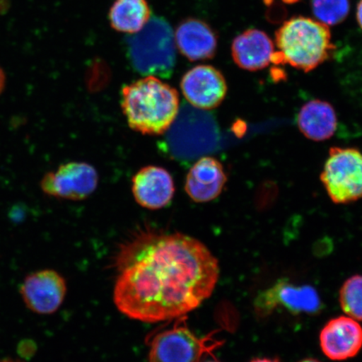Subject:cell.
<instances>
[{"label":"cell","instance_id":"12","mask_svg":"<svg viewBox=\"0 0 362 362\" xmlns=\"http://www.w3.org/2000/svg\"><path fill=\"white\" fill-rule=\"evenodd\" d=\"M320 345L324 354L330 360L352 358L362 348L361 325L349 316L330 320L321 329Z\"/></svg>","mask_w":362,"mask_h":362},{"label":"cell","instance_id":"1","mask_svg":"<svg viewBox=\"0 0 362 362\" xmlns=\"http://www.w3.org/2000/svg\"><path fill=\"white\" fill-rule=\"evenodd\" d=\"M115 260L117 309L144 323L191 313L211 296L220 276L210 249L180 233L140 230L121 244Z\"/></svg>","mask_w":362,"mask_h":362},{"label":"cell","instance_id":"3","mask_svg":"<svg viewBox=\"0 0 362 362\" xmlns=\"http://www.w3.org/2000/svg\"><path fill=\"white\" fill-rule=\"evenodd\" d=\"M275 44L279 52L274 63H287L305 72L322 65L334 49L329 26L304 16L285 21L276 31Z\"/></svg>","mask_w":362,"mask_h":362},{"label":"cell","instance_id":"16","mask_svg":"<svg viewBox=\"0 0 362 362\" xmlns=\"http://www.w3.org/2000/svg\"><path fill=\"white\" fill-rule=\"evenodd\" d=\"M223 165L212 157H202L189 170L185 192L196 202H209L218 197L226 183Z\"/></svg>","mask_w":362,"mask_h":362},{"label":"cell","instance_id":"20","mask_svg":"<svg viewBox=\"0 0 362 362\" xmlns=\"http://www.w3.org/2000/svg\"><path fill=\"white\" fill-rule=\"evenodd\" d=\"M339 300L344 313L362 321V275L352 276L344 283Z\"/></svg>","mask_w":362,"mask_h":362},{"label":"cell","instance_id":"19","mask_svg":"<svg viewBox=\"0 0 362 362\" xmlns=\"http://www.w3.org/2000/svg\"><path fill=\"white\" fill-rule=\"evenodd\" d=\"M311 6L316 20L327 26L341 24L350 12L349 0H312Z\"/></svg>","mask_w":362,"mask_h":362},{"label":"cell","instance_id":"11","mask_svg":"<svg viewBox=\"0 0 362 362\" xmlns=\"http://www.w3.org/2000/svg\"><path fill=\"white\" fill-rule=\"evenodd\" d=\"M181 89L192 106L202 110H214L223 102L228 85L221 72L209 65L194 66L181 81Z\"/></svg>","mask_w":362,"mask_h":362},{"label":"cell","instance_id":"21","mask_svg":"<svg viewBox=\"0 0 362 362\" xmlns=\"http://www.w3.org/2000/svg\"><path fill=\"white\" fill-rule=\"evenodd\" d=\"M356 20L358 23L361 29L362 30V0H360L358 4H357L356 8Z\"/></svg>","mask_w":362,"mask_h":362},{"label":"cell","instance_id":"8","mask_svg":"<svg viewBox=\"0 0 362 362\" xmlns=\"http://www.w3.org/2000/svg\"><path fill=\"white\" fill-rule=\"evenodd\" d=\"M98 183L94 167L84 162H70L48 172L40 181V188L49 197L81 201L94 192Z\"/></svg>","mask_w":362,"mask_h":362},{"label":"cell","instance_id":"14","mask_svg":"<svg viewBox=\"0 0 362 362\" xmlns=\"http://www.w3.org/2000/svg\"><path fill=\"white\" fill-rule=\"evenodd\" d=\"M175 40L176 48L192 62L214 58L218 43L211 26L197 18H188L180 23L175 30Z\"/></svg>","mask_w":362,"mask_h":362},{"label":"cell","instance_id":"13","mask_svg":"<svg viewBox=\"0 0 362 362\" xmlns=\"http://www.w3.org/2000/svg\"><path fill=\"white\" fill-rule=\"evenodd\" d=\"M132 189L135 200L140 206L147 209H161L168 206L173 199L174 180L164 168L147 166L135 175Z\"/></svg>","mask_w":362,"mask_h":362},{"label":"cell","instance_id":"6","mask_svg":"<svg viewBox=\"0 0 362 362\" xmlns=\"http://www.w3.org/2000/svg\"><path fill=\"white\" fill-rule=\"evenodd\" d=\"M207 120L204 110L185 105L179 110L166 137L172 156L180 160H193L207 147Z\"/></svg>","mask_w":362,"mask_h":362},{"label":"cell","instance_id":"22","mask_svg":"<svg viewBox=\"0 0 362 362\" xmlns=\"http://www.w3.org/2000/svg\"><path fill=\"white\" fill-rule=\"evenodd\" d=\"M6 74H4V71L2 69V67L0 66V94L2 93V92L4 89V87H6Z\"/></svg>","mask_w":362,"mask_h":362},{"label":"cell","instance_id":"2","mask_svg":"<svg viewBox=\"0 0 362 362\" xmlns=\"http://www.w3.org/2000/svg\"><path fill=\"white\" fill-rule=\"evenodd\" d=\"M122 93V110L130 128L137 132L163 134L178 115L177 90L157 76H144L126 86Z\"/></svg>","mask_w":362,"mask_h":362},{"label":"cell","instance_id":"7","mask_svg":"<svg viewBox=\"0 0 362 362\" xmlns=\"http://www.w3.org/2000/svg\"><path fill=\"white\" fill-rule=\"evenodd\" d=\"M148 362H201L210 347L187 325L179 324L158 333L149 343Z\"/></svg>","mask_w":362,"mask_h":362},{"label":"cell","instance_id":"23","mask_svg":"<svg viewBox=\"0 0 362 362\" xmlns=\"http://www.w3.org/2000/svg\"><path fill=\"white\" fill-rule=\"evenodd\" d=\"M250 362H280V361L277 359L256 358V359H253Z\"/></svg>","mask_w":362,"mask_h":362},{"label":"cell","instance_id":"5","mask_svg":"<svg viewBox=\"0 0 362 362\" xmlns=\"http://www.w3.org/2000/svg\"><path fill=\"white\" fill-rule=\"evenodd\" d=\"M334 203L349 204L362 198V153L356 148L332 147L320 175Z\"/></svg>","mask_w":362,"mask_h":362},{"label":"cell","instance_id":"27","mask_svg":"<svg viewBox=\"0 0 362 362\" xmlns=\"http://www.w3.org/2000/svg\"><path fill=\"white\" fill-rule=\"evenodd\" d=\"M206 362H218V361H206Z\"/></svg>","mask_w":362,"mask_h":362},{"label":"cell","instance_id":"9","mask_svg":"<svg viewBox=\"0 0 362 362\" xmlns=\"http://www.w3.org/2000/svg\"><path fill=\"white\" fill-rule=\"evenodd\" d=\"M279 307L293 315H316L322 310V302L313 287L281 281L262 292L255 300L256 312L261 316Z\"/></svg>","mask_w":362,"mask_h":362},{"label":"cell","instance_id":"18","mask_svg":"<svg viewBox=\"0 0 362 362\" xmlns=\"http://www.w3.org/2000/svg\"><path fill=\"white\" fill-rule=\"evenodd\" d=\"M151 18L147 0H115L108 13L112 28L129 35L141 30Z\"/></svg>","mask_w":362,"mask_h":362},{"label":"cell","instance_id":"24","mask_svg":"<svg viewBox=\"0 0 362 362\" xmlns=\"http://www.w3.org/2000/svg\"><path fill=\"white\" fill-rule=\"evenodd\" d=\"M298 362H320L319 360L314 358H306Z\"/></svg>","mask_w":362,"mask_h":362},{"label":"cell","instance_id":"10","mask_svg":"<svg viewBox=\"0 0 362 362\" xmlns=\"http://www.w3.org/2000/svg\"><path fill=\"white\" fill-rule=\"evenodd\" d=\"M64 278L55 270L45 269L27 276L21 287L25 304L38 315L55 313L65 300Z\"/></svg>","mask_w":362,"mask_h":362},{"label":"cell","instance_id":"26","mask_svg":"<svg viewBox=\"0 0 362 362\" xmlns=\"http://www.w3.org/2000/svg\"><path fill=\"white\" fill-rule=\"evenodd\" d=\"M0 362H16V361H0Z\"/></svg>","mask_w":362,"mask_h":362},{"label":"cell","instance_id":"15","mask_svg":"<svg viewBox=\"0 0 362 362\" xmlns=\"http://www.w3.org/2000/svg\"><path fill=\"white\" fill-rule=\"evenodd\" d=\"M274 44L264 31L248 29L238 35L232 44V57L243 70L257 71L265 69L273 62Z\"/></svg>","mask_w":362,"mask_h":362},{"label":"cell","instance_id":"25","mask_svg":"<svg viewBox=\"0 0 362 362\" xmlns=\"http://www.w3.org/2000/svg\"><path fill=\"white\" fill-rule=\"evenodd\" d=\"M298 1V0H283V2L286 3V4H294V3H296Z\"/></svg>","mask_w":362,"mask_h":362},{"label":"cell","instance_id":"4","mask_svg":"<svg viewBox=\"0 0 362 362\" xmlns=\"http://www.w3.org/2000/svg\"><path fill=\"white\" fill-rule=\"evenodd\" d=\"M128 58L134 69L144 76L168 78L176 61L175 33L162 17L151 16L139 33L126 38Z\"/></svg>","mask_w":362,"mask_h":362},{"label":"cell","instance_id":"17","mask_svg":"<svg viewBox=\"0 0 362 362\" xmlns=\"http://www.w3.org/2000/svg\"><path fill=\"white\" fill-rule=\"evenodd\" d=\"M300 132L312 141H325L332 137L337 128V116L332 104L312 100L302 107L297 117Z\"/></svg>","mask_w":362,"mask_h":362}]
</instances>
